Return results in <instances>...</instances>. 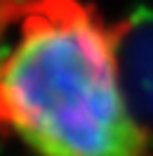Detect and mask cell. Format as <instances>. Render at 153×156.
<instances>
[{
  "mask_svg": "<svg viewBox=\"0 0 153 156\" xmlns=\"http://www.w3.org/2000/svg\"><path fill=\"white\" fill-rule=\"evenodd\" d=\"M0 133L31 156H153L118 36L80 0H0Z\"/></svg>",
  "mask_w": 153,
  "mask_h": 156,
  "instance_id": "obj_1",
  "label": "cell"
}]
</instances>
